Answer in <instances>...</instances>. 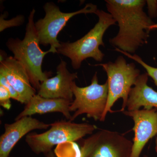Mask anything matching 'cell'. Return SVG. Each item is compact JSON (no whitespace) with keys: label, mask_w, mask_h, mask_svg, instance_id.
I'll return each mask as SVG.
<instances>
[{"label":"cell","mask_w":157,"mask_h":157,"mask_svg":"<svg viewBox=\"0 0 157 157\" xmlns=\"http://www.w3.org/2000/svg\"><path fill=\"white\" fill-rule=\"evenodd\" d=\"M94 66L102 67L107 76L108 97L103 117V121H104L108 113L113 112L112 107L120 98L123 100L120 111H124L132 86L135 85L140 76V70L136 67L134 63H127L126 60L122 56L118 57L114 62L109 61Z\"/></svg>","instance_id":"5b68a950"},{"label":"cell","mask_w":157,"mask_h":157,"mask_svg":"<svg viewBox=\"0 0 157 157\" xmlns=\"http://www.w3.org/2000/svg\"><path fill=\"white\" fill-rule=\"evenodd\" d=\"M143 157H148L147 155H144V156Z\"/></svg>","instance_id":"603a6c76"},{"label":"cell","mask_w":157,"mask_h":157,"mask_svg":"<svg viewBox=\"0 0 157 157\" xmlns=\"http://www.w3.org/2000/svg\"><path fill=\"white\" fill-rule=\"evenodd\" d=\"M134 121L135 133L131 157H140L149 140L157 135V108L123 112Z\"/></svg>","instance_id":"9c48e42d"},{"label":"cell","mask_w":157,"mask_h":157,"mask_svg":"<svg viewBox=\"0 0 157 157\" xmlns=\"http://www.w3.org/2000/svg\"><path fill=\"white\" fill-rule=\"evenodd\" d=\"M0 74L18 93L21 104H26L36 94L25 69L14 57H6L0 61Z\"/></svg>","instance_id":"7c38bea8"},{"label":"cell","mask_w":157,"mask_h":157,"mask_svg":"<svg viewBox=\"0 0 157 157\" xmlns=\"http://www.w3.org/2000/svg\"><path fill=\"white\" fill-rule=\"evenodd\" d=\"M11 95L8 90L0 85V105L5 109H10L11 106Z\"/></svg>","instance_id":"2e32d148"},{"label":"cell","mask_w":157,"mask_h":157,"mask_svg":"<svg viewBox=\"0 0 157 157\" xmlns=\"http://www.w3.org/2000/svg\"><path fill=\"white\" fill-rule=\"evenodd\" d=\"M67 63L61 60L56 68V75L42 82L38 94L43 98L62 99L73 102L72 85L78 78L77 73H71L67 67Z\"/></svg>","instance_id":"30bf717a"},{"label":"cell","mask_w":157,"mask_h":157,"mask_svg":"<svg viewBox=\"0 0 157 157\" xmlns=\"http://www.w3.org/2000/svg\"><path fill=\"white\" fill-rule=\"evenodd\" d=\"M133 142L121 133L99 129L80 145L79 157H131Z\"/></svg>","instance_id":"52a82bcc"},{"label":"cell","mask_w":157,"mask_h":157,"mask_svg":"<svg viewBox=\"0 0 157 157\" xmlns=\"http://www.w3.org/2000/svg\"><path fill=\"white\" fill-rule=\"evenodd\" d=\"M72 90L75 98L70 105V112H73L70 121H73L79 116L86 114L96 121H103L108 100L107 80L104 84H99L98 73L96 72L90 85L79 87L74 82Z\"/></svg>","instance_id":"8992f818"},{"label":"cell","mask_w":157,"mask_h":157,"mask_svg":"<svg viewBox=\"0 0 157 157\" xmlns=\"http://www.w3.org/2000/svg\"><path fill=\"white\" fill-rule=\"evenodd\" d=\"M155 149L157 153V135H156V137L155 147Z\"/></svg>","instance_id":"7402d4cb"},{"label":"cell","mask_w":157,"mask_h":157,"mask_svg":"<svg viewBox=\"0 0 157 157\" xmlns=\"http://www.w3.org/2000/svg\"><path fill=\"white\" fill-rule=\"evenodd\" d=\"M71 102L62 99L43 98L36 94L26 104L23 110L15 117V121L25 117L48 113H62L68 121L72 117L70 107Z\"/></svg>","instance_id":"4fadbf2b"},{"label":"cell","mask_w":157,"mask_h":157,"mask_svg":"<svg viewBox=\"0 0 157 157\" xmlns=\"http://www.w3.org/2000/svg\"><path fill=\"white\" fill-rule=\"evenodd\" d=\"M95 14L98 17V22L85 35L73 42H60L57 49V53L70 59L73 69L77 70L82 63L88 58H92L98 62H102L104 54L100 50L101 45L105 47L103 38L109 27L115 25L116 21L108 12L98 9Z\"/></svg>","instance_id":"3957f363"},{"label":"cell","mask_w":157,"mask_h":157,"mask_svg":"<svg viewBox=\"0 0 157 157\" xmlns=\"http://www.w3.org/2000/svg\"><path fill=\"white\" fill-rule=\"evenodd\" d=\"M45 155L46 157H57L52 151L49 152V153Z\"/></svg>","instance_id":"ffe728a7"},{"label":"cell","mask_w":157,"mask_h":157,"mask_svg":"<svg viewBox=\"0 0 157 157\" xmlns=\"http://www.w3.org/2000/svg\"><path fill=\"white\" fill-rule=\"evenodd\" d=\"M108 13L117 22L119 31L109 39L110 45L134 54L147 43L150 28L155 23L144 11L145 0H106Z\"/></svg>","instance_id":"6da1fadb"},{"label":"cell","mask_w":157,"mask_h":157,"mask_svg":"<svg viewBox=\"0 0 157 157\" xmlns=\"http://www.w3.org/2000/svg\"><path fill=\"white\" fill-rule=\"evenodd\" d=\"M150 29L151 31L155 29H157V23H154L152 25H151Z\"/></svg>","instance_id":"44dd1931"},{"label":"cell","mask_w":157,"mask_h":157,"mask_svg":"<svg viewBox=\"0 0 157 157\" xmlns=\"http://www.w3.org/2000/svg\"><path fill=\"white\" fill-rule=\"evenodd\" d=\"M115 51L120 52L123 54L124 55L128 57L129 58L132 59L135 61L140 64V66H142L144 69L146 70V73H147L148 76H150L154 82L155 84L157 86V67H152L150 65L145 63L144 61L137 54H131L128 53L127 52H124L122 51L119 50L117 48H115Z\"/></svg>","instance_id":"9a60e30c"},{"label":"cell","mask_w":157,"mask_h":157,"mask_svg":"<svg viewBox=\"0 0 157 157\" xmlns=\"http://www.w3.org/2000/svg\"><path fill=\"white\" fill-rule=\"evenodd\" d=\"M50 127L43 133L31 132L25 136L26 143L36 154H47L56 145L77 141L86 135H91L97 129V127L92 124L65 120L50 124Z\"/></svg>","instance_id":"277c9868"},{"label":"cell","mask_w":157,"mask_h":157,"mask_svg":"<svg viewBox=\"0 0 157 157\" xmlns=\"http://www.w3.org/2000/svg\"><path fill=\"white\" fill-rule=\"evenodd\" d=\"M1 21L5 22H7L6 23V25L1 27L0 31H1V32H2L7 28L14 27L15 26H19L22 24L24 21V17L22 15H20V16L19 15V16H17V17H15V18L11 19V20L6 21L4 20L2 17H1Z\"/></svg>","instance_id":"ac0fdd59"},{"label":"cell","mask_w":157,"mask_h":157,"mask_svg":"<svg viewBox=\"0 0 157 157\" xmlns=\"http://www.w3.org/2000/svg\"><path fill=\"white\" fill-rule=\"evenodd\" d=\"M0 85H2L8 90L11 95V98L20 103V98L18 93L15 90L13 86L9 83L6 77L1 74H0Z\"/></svg>","instance_id":"e0dca14e"},{"label":"cell","mask_w":157,"mask_h":157,"mask_svg":"<svg viewBox=\"0 0 157 157\" xmlns=\"http://www.w3.org/2000/svg\"><path fill=\"white\" fill-rule=\"evenodd\" d=\"M50 127V124L45 123L32 116L21 118L13 123L5 124V132L0 137V157H9L17 142L32 131L46 130Z\"/></svg>","instance_id":"8fae6325"},{"label":"cell","mask_w":157,"mask_h":157,"mask_svg":"<svg viewBox=\"0 0 157 157\" xmlns=\"http://www.w3.org/2000/svg\"><path fill=\"white\" fill-rule=\"evenodd\" d=\"M35 12L34 9L31 11L24 39L10 38L6 42V45L14 54V59L25 69L32 86L38 90L42 82L49 78L52 74L51 72L42 71L44 57L48 53H57V51L51 47L45 52L40 48L34 21Z\"/></svg>","instance_id":"7a4b0ae2"},{"label":"cell","mask_w":157,"mask_h":157,"mask_svg":"<svg viewBox=\"0 0 157 157\" xmlns=\"http://www.w3.org/2000/svg\"><path fill=\"white\" fill-rule=\"evenodd\" d=\"M45 12V17L35 23L36 33L40 45L57 49L60 42L57 39L58 35L66 26L68 21L77 14H95L98 10L97 6L87 4L83 9L70 13H65L60 10L58 6L52 2H48L43 6Z\"/></svg>","instance_id":"ba28073f"},{"label":"cell","mask_w":157,"mask_h":157,"mask_svg":"<svg viewBox=\"0 0 157 157\" xmlns=\"http://www.w3.org/2000/svg\"><path fill=\"white\" fill-rule=\"evenodd\" d=\"M148 76L146 73L138 76L134 87L129 94L127 102L128 111L157 108V92L147 85Z\"/></svg>","instance_id":"5bb4252c"},{"label":"cell","mask_w":157,"mask_h":157,"mask_svg":"<svg viewBox=\"0 0 157 157\" xmlns=\"http://www.w3.org/2000/svg\"><path fill=\"white\" fill-rule=\"evenodd\" d=\"M149 17L151 18L157 17V0H147Z\"/></svg>","instance_id":"d6986e66"},{"label":"cell","mask_w":157,"mask_h":157,"mask_svg":"<svg viewBox=\"0 0 157 157\" xmlns=\"http://www.w3.org/2000/svg\"></svg>","instance_id":"cb8c5ba5"}]
</instances>
